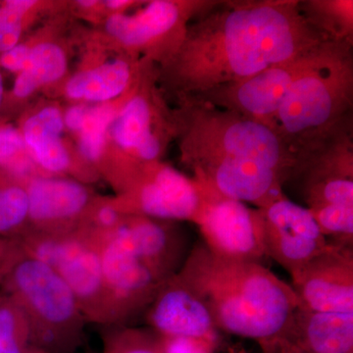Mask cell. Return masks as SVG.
Wrapping results in <instances>:
<instances>
[{
    "mask_svg": "<svg viewBox=\"0 0 353 353\" xmlns=\"http://www.w3.org/2000/svg\"><path fill=\"white\" fill-rule=\"evenodd\" d=\"M324 41L304 20L299 0H217L192 21L159 75L180 101L245 80Z\"/></svg>",
    "mask_w": 353,
    "mask_h": 353,
    "instance_id": "cell-1",
    "label": "cell"
},
{
    "mask_svg": "<svg viewBox=\"0 0 353 353\" xmlns=\"http://www.w3.org/2000/svg\"><path fill=\"white\" fill-rule=\"evenodd\" d=\"M173 117L183 162L205 189L256 208L285 194L294 159L270 128L194 97Z\"/></svg>",
    "mask_w": 353,
    "mask_h": 353,
    "instance_id": "cell-2",
    "label": "cell"
},
{
    "mask_svg": "<svg viewBox=\"0 0 353 353\" xmlns=\"http://www.w3.org/2000/svg\"><path fill=\"white\" fill-rule=\"evenodd\" d=\"M176 275L203 301L218 330L259 343L277 340L299 306L292 285L263 264L219 259L203 243Z\"/></svg>",
    "mask_w": 353,
    "mask_h": 353,
    "instance_id": "cell-3",
    "label": "cell"
},
{
    "mask_svg": "<svg viewBox=\"0 0 353 353\" xmlns=\"http://www.w3.org/2000/svg\"><path fill=\"white\" fill-rule=\"evenodd\" d=\"M352 109L353 43L331 41L318 63L288 92L275 132L294 157L352 117Z\"/></svg>",
    "mask_w": 353,
    "mask_h": 353,
    "instance_id": "cell-4",
    "label": "cell"
},
{
    "mask_svg": "<svg viewBox=\"0 0 353 353\" xmlns=\"http://www.w3.org/2000/svg\"><path fill=\"white\" fill-rule=\"evenodd\" d=\"M24 313L32 347L46 353H76L87 324L78 301L48 265L23 252L0 285Z\"/></svg>",
    "mask_w": 353,
    "mask_h": 353,
    "instance_id": "cell-5",
    "label": "cell"
},
{
    "mask_svg": "<svg viewBox=\"0 0 353 353\" xmlns=\"http://www.w3.org/2000/svg\"><path fill=\"white\" fill-rule=\"evenodd\" d=\"M26 254L48 265L68 285L88 323L114 326L99 245L77 230L68 234L31 231L16 241Z\"/></svg>",
    "mask_w": 353,
    "mask_h": 353,
    "instance_id": "cell-6",
    "label": "cell"
},
{
    "mask_svg": "<svg viewBox=\"0 0 353 353\" xmlns=\"http://www.w3.org/2000/svg\"><path fill=\"white\" fill-rule=\"evenodd\" d=\"M217 0H153L134 14L114 13L105 29L121 46L136 53L143 51L161 67L180 48L188 27Z\"/></svg>",
    "mask_w": 353,
    "mask_h": 353,
    "instance_id": "cell-7",
    "label": "cell"
},
{
    "mask_svg": "<svg viewBox=\"0 0 353 353\" xmlns=\"http://www.w3.org/2000/svg\"><path fill=\"white\" fill-rule=\"evenodd\" d=\"M208 192L192 176L170 165L154 162L141 167L115 199L125 215L199 224Z\"/></svg>",
    "mask_w": 353,
    "mask_h": 353,
    "instance_id": "cell-8",
    "label": "cell"
},
{
    "mask_svg": "<svg viewBox=\"0 0 353 353\" xmlns=\"http://www.w3.org/2000/svg\"><path fill=\"white\" fill-rule=\"evenodd\" d=\"M353 120L347 118L294 155L290 180H297L307 208L353 206Z\"/></svg>",
    "mask_w": 353,
    "mask_h": 353,
    "instance_id": "cell-9",
    "label": "cell"
},
{
    "mask_svg": "<svg viewBox=\"0 0 353 353\" xmlns=\"http://www.w3.org/2000/svg\"><path fill=\"white\" fill-rule=\"evenodd\" d=\"M329 43L324 41L292 59L272 65L256 75L220 85L194 97L241 114L275 132L276 115L288 92L299 77L318 63Z\"/></svg>",
    "mask_w": 353,
    "mask_h": 353,
    "instance_id": "cell-10",
    "label": "cell"
},
{
    "mask_svg": "<svg viewBox=\"0 0 353 353\" xmlns=\"http://www.w3.org/2000/svg\"><path fill=\"white\" fill-rule=\"evenodd\" d=\"M137 85L109 128L122 152H126L130 180L145 165L160 161L169 138H175L173 114L167 112L152 83Z\"/></svg>",
    "mask_w": 353,
    "mask_h": 353,
    "instance_id": "cell-11",
    "label": "cell"
},
{
    "mask_svg": "<svg viewBox=\"0 0 353 353\" xmlns=\"http://www.w3.org/2000/svg\"><path fill=\"white\" fill-rule=\"evenodd\" d=\"M256 209L266 257L277 262L290 276L328 248L330 241L308 208L285 194Z\"/></svg>",
    "mask_w": 353,
    "mask_h": 353,
    "instance_id": "cell-12",
    "label": "cell"
},
{
    "mask_svg": "<svg viewBox=\"0 0 353 353\" xmlns=\"http://www.w3.org/2000/svg\"><path fill=\"white\" fill-rule=\"evenodd\" d=\"M114 314V326H132L145 314L160 285L154 275L132 252L117 230L97 241Z\"/></svg>",
    "mask_w": 353,
    "mask_h": 353,
    "instance_id": "cell-13",
    "label": "cell"
},
{
    "mask_svg": "<svg viewBox=\"0 0 353 353\" xmlns=\"http://www.w3.org/2000/svg\"><path fill=\"white\" fill-rule=\"evenodd\" d=\"M206 190L208 202L197 224L202 243L219 259L263 264L266 254L257 209Z\"/></svg>",
    "mask_w": 353,
    "mask_h": 353,
    "instance_id": "cell-14",
    "label": "cell"
},
{
    "mask_svg": "<svg viewBox=\"0 0 353 353\" xmlns=\"http://www.w3.org/2000/svg\"><path fill=\"white\" fill-rule=\"evenodd\" d=\"M290 277L301 307L353 313L352 245L330 243Z\"/></svg>",
    "mask_w": 353,
    "mask_h": 353,
    "instance_id": "cell-15",
    "label": "cell"
},
{
    "mask_svg": "<svg viewBox=\"0 0 353 353\" xmlns=\"http://www.w3.org/2000/svg\"><path fill=\"white\" fill-rule=\"evenodd\" d=\"M26 190L31 230L46 234L77 231L95 199L85 183L65 176H34Z\"/></svg>",
    "mask_w": 353,
    "mask_h": 353,
    "instance_id": "cell-16",
    "label": "cell"
},
{
    "mask_svg": "<svg viewBox=\"0 0 353 353\" xmlns=\"http://www.w3.org/2000/svg\"><path fill=\"white\" fill-rule=\"evenodd\" d=\"M176 221L126 215L118 234L153 275L165 282L176 275L189 256V241Z\"/></svg>",
    "mask_w": 353,
    "mask_h": 353,
    "instance_id": "cell-17",
    "label": "cell"
},
{
    "mask_svg": "<svg viewBox=\"0 0 353 353\" xmlns=\"http://www.w3.org/2000/svg\"><path fill=\"white\" fill-rule=\"evenodd\" d=\"M143 317L159 336H219L208 306L178 275L160 285Z\"/></svg>",
    "mask_w": 353,
    "mask_h": 353,
    "instance_id": "cell-18",
    "label": "cell"
},
{
    "mask_svg": "<svg viewBox=\"0 0 353 353\" xmlns=\"http://www.w3.org/2000/svg\"><path fill=\"white\" fill-rule=\"evenodd\" d=\"M278 339L307 353H353V313L299 306Z\"/></svg>",
    "mask_w": 353,
    "mask_h": 353,
    "instance_id": "cell-19",
    "label": "cell"
},
{
    "mask_svg": "<svg viewBox=\"0 0 353 353\" xmlns=\"http://www.w3.org/2000/svg\"><path fill=\"white\" fill-rule=\"evenodd\" d=\"M63 115L55 106H46L32 114L20 130L23 139L43 175L61 176L71 171V157L62 139Z\"/></svg>",
    "mask_w": 353,
    "mask_h": 353,
    "instance_id": "cell-20",
    "label": "cell"
},
{
    "mask_svg": "<svg viewBox=\"0 0 353 353\" xmlns=\"http://www.w3.org/2000/svg\"><path fill=\"white\" fill-rule=\"evenodd\" d=\"M134 80L132 62L115 59L72 77L65 87V94L75 101L101 103L124 94Z\"/></svg>",
    "mask_w": 353,
    "mask_h": 353,
    "instance_id": "cell-21",
    "label": "cell"
},
{
    "mask_svg": "<svg viewBox=\"0 0 353 353\" xmlns=\"http://www.w3.org/2000/svg\"><path fill=\"white\" fill-rule=\"evenodd\" d=\"M67 58L64 50L53 43H41L31 48L27 66L18 74L12 90L16 99H25L44 85L64 76Z\"/></svg>",
    "mask_w": 353,
    "mask_h": 353,
    "instance_id": "cell-22",
    "label": "cell"
},
{
    "mask_svg": "<svg viewBox=\"0 0 353 353\" xmlns=\"http://www.w3.org/2000/svg\"><path fill=\"white\" fill-rule=\"evenodd\" d=\"M299 10L327 41L353 43L352 0H299Z\"/></svg>",
    "mask_w": 353,
    "mask_h": 353,
    "instance_id": "cell-23",
    "label": "cell"
},
{
    "mask_svg": "<svg viewBox=\"0 0 353 353\" xmlns=\"http://www.w3.org/2000/svg\"><path fill=\"white\" fill-rule=\"evenodd\" d=\"M30 231L26 182L0 168V236L18 241Z\"/></svg>",
    "mask_w": 353,
    "mask_h": 353,
    "instance_id": "cell-24",
    "label": "cell"
},
{
    "mask_svg": "<svg viewBox=\"0 0 353 353\" xmlns=\"http://www.w3.org/2000/svg\"><path fill=\"white\" fill-rule=\"evenodd\" d=\"M29 324L11 297L0 292V353H34Z\"/></svg>",
    "mask_w": 353,
    "mask_h": 353,
    "instance_id": "cell-25",
    "label": "cell"
},
{
    "mask_svg": "<svg viewBox=\"0 0 353 353\" xmlns=\"http://www.w3.org/2000/svg\"><path fill=\"white\" fill-rule=\"evenodd\" d=\"M102 353H163L159 334L150 328L103 327Z\"/></svg>",
    "mask_w": 353,
    "mask_h": 353,
    "instance_id": "cell-26",
    "label": "cell"
},
{
    "mask_svg": "<svg viewBox=\"0 0 353 353\" xmlns=\"http://www.w3.org/2000/svg\"><path fill=\"white\" fill-rule=\"evenodd\" d=\"M36 166L20 130L0 123V168L27 182L41 176Z\"/></svg>",
    "mask_w": 353,
    "mask_h": 353,
    "instance_id": "cell-27",
    "label": "cell"
},
{
    "mask_svg": "<svg viewBox=\"0 0 353 353\" xmlns=\"http://www.w3.org/2000/svg\"><path fill=\"white\" fill-rule=\"evenodd\" d=\"M115 115L108 106L88 108L85 122L77 132L79 150L87 161L97 162L101 159L106 136Z\"/></svg>",
    "mask_w": 353,
    "mask_h": 353,
    "instance_id": "cell-28",
    "label": "cell"
},
{
    "mask_svg": "<svg viewBox=\"0 0 353 353\" xmlns=\"http://www.w3.org/2000/svg\"><path fill=\"white\" fill-rule=\"evenodd\" d=\"M325 236H331L339 245H352L353 208L341 205L308 209Z\"/></svg>",
    "mask_w": 353,
    "mask_h": 353,
    "instance_id": "cell-29",
    "label": "cell"
},
{
    "mask_svg": "<svg viewBox=\"0 0 353 353\" xmlns=\"http://www.w3.org/2000/svg\"><path fill=\"white\" fill-rule=\"evenodd\" d=\"M36 4L32 0L0 2V54L19 43L26 16Z\"/></svg>",
    "mask_w": 353,
    "mask_h": 353,
    "instance_id": "cell-30",
    "label": "cell"
},
{
    "mask_svg": "<svg viewBox=\"0 0 353 353\" xmlns=\"http://www.w3.org/2000/svg\"><path fill=\"white\" fill-rule=\"evenodd\" d=\"M159 336L163 353H215L219 345V336H215V338Z\"/></svg>",
    "mask_w": 353,
    "mask_h": 353,
    "instance_id": "cell-31",
    "label": "cell"
},
{
    "mask_svg": "<svg viewBox=\"0 0 353 353\" xmlns=\"http://www.w3.org/2000/svg\"><path fill=\"white\" fill-rule=\"evenodd\" d=\"M31 46L26 44L18 43L10 50L0 54V67L11 72V73L19 74L29 61Z\"/></svg>",
    "mask_w": 353,
    "mask_h": 353,
    "instance_id": "cell-32",
    "label": "cell"
},
{
    "mask_svg": "<svg viewBox=\"0 0 353 353\" xmlns=\"http://www.w3.org/2000/svg\"><path fill=\"white\" fill-rule=\"evenodd\" d=\"M23 252L17 241L0 236V285Z\"/></svg>",
    "mask_w": 353,
    "mask_h": 353,
    "instance_id": "cell-33",
    "label": "cell"
},
{
    "mask_svg": "<svg viewBox=\"0 0 353 353\" xmlns=\"http://www.w3.org/2000/svg\"><path fill=\"white\" fill-rule=\"evenodd\" d=\"M90 106L75 105L70 108L63 115L64 126L70 131L78 132L82 128Z\"/></svg>",
    "mask_w": 353,
    "mask_h": 353,
    "instance_id": "cell-34",
    "label": "cell"
},
{
    "mask_svg": "<svg viewBox=\"0 0 353 353\" xmlns=\"http://www.w3.org/2000/svg\"><path fill=\"white\" fill-rule=\"evenodd\" d=\"M272 343H273L276 353H307L294 347V345H290V343L283 340V339H277V340L272 341Z\"/></svg>",
    "mask_w": 353,
    "mask_h": 353,
    "instance_id": "cell-35",
    "label": "cell"
},
{
    "mask_svg": "<svg viewBox=\"0 0 353 353\" xmlns=\"http://www.w3.org/2000/svg\"><path fill=\"white\" fill-rule=\"evenodd\" d=\"M134 3V1H127V0H109V1H105V6L109 7L111 10L116 11V13L122 12L123 10Z\"/></svg>",
    "mask_w": 353,
    "mask_h": 353,
    "instance_id": "cell-36",
    "label": "cell"
},
{
    "mask_svg": "<svg viewBox=\"0 0 353 353\" xmlns=\"http://www.w3.org/2000/svg\"><path fill=\"white\" fill-rule=\"evenodd\" d=\"M261 353H276L272 341H266V343H259Z\"/></svg>",
    "mask_w": 353,
    "mask_h": 353,
    "instance_id": "cell-37",
    "label": "cell"
},
{
    "mask_svg": "<svg viewBox=\"0 0 353 353\" xmlns=\"http://www.w3.org/2000/svg\"><path fill=\"white\" fill-rule=\"evenodd\" d=\"M4 99L3 81H2L1 72H0V108H1L2 102Z\"/></svg>",
    "mask_w": 353,
    "mask_h": 353,
    "instance_id": "cell-38",
    "label": "cell"
},
{
    "mask_svg": "<svg viewBox=\"0 0 353 353\" xmlns=\"http://www.w3.org/2000/svg\"><path fill=\"white\" fill-rule=\"evenodd\" d=\"M79 6L82 7H85V8H90V7H92L97 6V1H79Z\"/></svg>",
    "mask_w": 353,
    "mask_h": 353,
    "instance_id": "cell-39",
    "label": "cell"
},
{
    "mask_svg": "<svg viewBox=\"0 0 353 353\" xmlns=\"http://www.w3.org/2000/svg\"><path fill=\"white\" fill-rule=\"evenodd\" d=\"M34 353H46V352H41V350H37L36 352H34Z\"/></svg>",
    "mask_w": 353,
    "mask_h": 353,
    "instance_id": "cell-40",
    "label": "cell"
}]
</instances>
